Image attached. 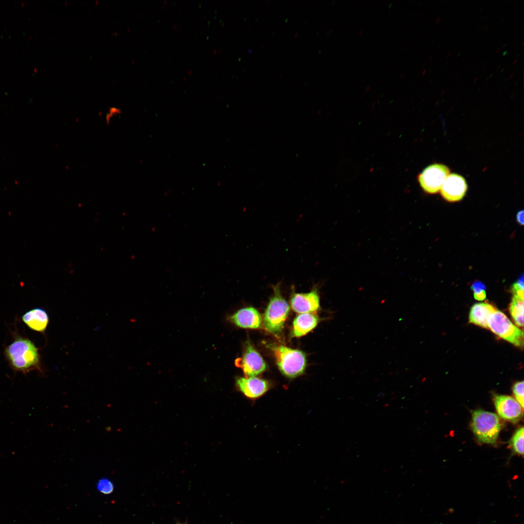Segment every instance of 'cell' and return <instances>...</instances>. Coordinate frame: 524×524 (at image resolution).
Here are the masks:
<instances>
[{"label":"cell","mask_w":524,"mask_h":524,"mask_svg":"<svg viewBox=\"0 0 524 524\" xmlns=\"http://www.w3.org/2000/svg\"><path fill=\"white\" fill-rule=\"evenodd\" d=\"M4 354L15 372L26 374L37 370L42 372L38 348L30 339L15 334L14 341L6 346Z\"/></svg>","instance_id":"6da1fadb"},{"label":"cell","mask_w":524,"mask_h":524,"mask_svg":"<svg viewBox=\"0 0 524 524\" xmlns=\"http://www.w3.org/2000/svg\"><path fill=\"white\" fill-rule=\"evenodd\" d=\"M274 293L265 310L263 325L268 331L278 333L282 329L290 312V306L283 297L279 284L273 287Z\"/></svg>","instance_id":"7a4b0ae2"},{"label":"cell","mask_w":524,"mask_h":524,"mask_svg":"<svg viewBox=\"0 0 524 524\" xmlns=\"http://www.w3.org/2000/svg\"><path fill=\"white\" fill-rule=\"evenodd\" d=\"M271 349L276 363L284 376L293 378L303 374L306 366L304 352L281 345L272 346Z\"/></svg>","instance_id":"3957f363"},{"label":"cell","mask_w":524,"mask_h":524,"mask_svg":"<svg viewBox=\"0 0 524 524\" xmlns=\"http://www.w3.org/2000/svg\"><path fill=\"white\" fill-rule=\"evenodd\" d=\"M474 433L483 443H495L501 429L498 416L483 410L473 412L471 424Z\"/></svg>","instance_id":"277c9868"},{"label":"cell","mask_w":524,"mask_h":524,"mask_svg":"<svg viewBox=\"0 0 524 524\" xmlns=\"http://www.w3.org/2000/svg\"><path fill=\"white\" fill-rule=\"evenodd\" d=\"M488 328L500 338L514 345L523 347V332L514 326L502 312L496 310L488 321Z\"/></svg>","instance_id":"5b68a950"},{"label":"cell","mask_w":524,"mask_h":524,"mask_svg":"<svg viewBox=\"0 0 524 524\" xmlns=\"http://www.w3.org/2000/svg\"><path fill=\"white\" fill-rule=\"evenodd\" d=\"M450 169L446 165L434 164L426 167L417 177L418 181L423 190L429 194L437 193L447 177Z\"/></svg>","instance_id":"8992f818"},{"label":"cell","mask_w":524,"mask_h":524,"mask_svg":"<svg viewBox=\"0 0 524 524\" xmlns=\"http://www.w3.org/2000/svg\"><path fill=\"white\" fill-rule=\"evenodd\" d=\"M235 363L242 369L246 377H256L266 368L262 357L249 342L247 343L242 356L237 359Z\"/></svg>","instance_id":"52a82bcc"},{"label":"cell","mask_w":524,"mask_h":524,"mask_svg":"<svg viewBox=\"0 0 524 524\" xmlns=\"http://www.w3.org/2000/svg\"><path fill=\"white\" fill-rule=\"evenodd\" d=\"M494 404L498 414L503 419L513 423L519 421L523 416V408L512 397L496 395Z\"/></svg>","instance_id":"ba28073f"},{"label":"cell","mask_w":524,"mask_h":524,"mask_svg":"<svg viewBox=\"0 0 524 524\" xmlns=\"http://www.w3.org/2000/svg\"><path fill=\"white\" fill-rule=\"evenodd\" d=\"M236 385L246 397L253 400L264 395L270 386L268 381L256 377H238L236 380Z\"/></svg>","instance_id":"9c48e42d"},{"label":"cell","mask_w":524,"mask_h":524,"mask_svg":"<svg viewBox=\"0 0 524 524\" xmlns=\"http://www.w3.org/2000/svg\"><path fill=\"white\" fill-rule=\"evenodd\" d=\"M467 189V183L463 177L457 174H450L445 180L440 190L445 200L455 202L464 197Z\"/></svg>","instance_id":"30bf717a"},{"label":"cell","mask_w":524,"mask_h":524,"mask_svg":"<svg viewBox=\"0 0 524 524\" xmlns=\"http://www.w3.org/2000/svg\"><path fill=\"white\" fill-rule=\"evenodd\" d=\"M291 306L297 313H311L320 308V296L317 288L307 293L293 292L291 297Z\"/></svg>","instance_id":"8fae6325"},{"label":"cell","mask_w":524,"mask_h":524,"mask_svg":"<svg viewBox=\"0 0 524 524\" xmlns=\"http://www.w3.org/2000/svg\"><path fill=\"white\" fill-rule=\"evenodd\" d=\"M228 319L236 326L242 328H258L262 322L260 313L253 307L241 309L229 316Z\"/></svg>","instance_id":"7c38bea8"},{"label":"cell","mask_w":524,"mask_h":524,"mask_svg":"<svg viewBox=\"0 0 524 524\" xmlns=\"http://www.w3.org/2000/svg\"><path fill=\"white\" fill-rule=\"evenodd\" d=\"M21 319L31 329L44 333L49 324V316L45 310L36 308L26 311Z\"/></svg>","instance_id":"4fadbf2b"},{"label":"cell","mask_w":524,"mask_h":524,"mask_svg":"<svg viewBox=\"0 0 524 524\" xmlns=\"http://www.w3.org/2000/svg\"><path fill=\"white\" fill-rule=\"evenodd\" d=\"M319 321V317L311 313L298 315L293 323L292 337H300L306 335L317 326Z\"/></svg>","instance_id":"5bb4252c"},{"label":"cell","mask_w":524,"mask_h":524,"mask_svg":"<svg viewBox=\"0 0 524 524\" xmlns=\"http://www.w3.org/2000/svg\"><path fill=\"white\" fill-rule=\"evenodd\" d=\"M496 310L493 306L489 303H476L471 309L469 321L475 325L488 328L489 317Z\"/></svg>","instance_id":"9a60e30c"},{"label":"cell","mask_w":524,"mask_h":524,"mask_svg":"<svg viewBox=\"0 0 524 524\" xmlns=\"http://www.w3.org/2000/svg\"><path fill=\"white\" fill-rule=\"evenodd\" d=\"M509 312L515 324L518 327L524 325V300L513 295L509 305Z\"/></svg>","instance_id":"2e32d148"},{"label":"cell","mask_w":524,"mask_h":524,"mask_svg":"<svg viewBox=\"0 0 524 524\" xmlns=\"http://www.w3.org/2000/svg\"><path fill=\"white\" fill-rule=\"evenodd\" d=\"M524 427L519 428L513 435L511 445L513 451L519 455L524 454Z\"/></svg>","instance_id":"e0dca14e"},{"label":"cell","mask_w":524,"mask_h":524,"mask_svg":"<svg viewBox=\"0 0 524 524\" xmlns=\"http://www.w3.org/2000/svg\"><path fill=\"white\" fill-rule=\"evenodd\" d=\"M471 289L474 292V298L478 300H483L486 297V286L481 281H476L472 286Z\"/></svg>","instance_id":"ac0fdd59"},{"label":"cell","mask_w":524,"mask_h":524,"mask_svg":"<svg viewBox=\"0 0 524 524\" xmlns=\"http://www.w3.org/2000/svg\"><path fill=\"white\" fill-rule=\"evenodd\" d=\"M97 488L100 492L104 494H109L113 492L114 486L111 480L103 478L98 481Z\"/></svg>","instance_id":"d6986e66"},{"label":"cell","mask_w":524,"mask_h":524,"mask_svg":"<svg viewBox=\"0 0 524 524\" xmlns=\"http://www.w3.org/2000/svg\"><path fill=\"white\" fill-rule=\"evenodd\" d=\"M512 391L516 400L523 409L524 404V381H519L515 383L513 386Z\"/></svg>","instance_id":"ffe728a7"},{"label":"cell","mask_w":524,"mask_h":524,"mask_svg":"<svg viewBox=\"0 0 524 524\" xmlns=\"http://www.w3.org/2000/svg\"><path fill=\"white\" fill-rule=\"evenodd\" d=\"M513 295L517 296L524 300V276L519 278L512 287Z\"/></svg>","instance_id":"44dd1931"},{"label":"cell","mask_w":524,"mask_h":524,"mask_svg":"<svg viewBox=\"0 0 524 524\" xmlns=\"http://www.w3.org/2000/svg\"><path fill=\"white\" fill-rule=\"evenodd\" d=\"M517 220L522 225L524 224V211L522 210L517 213Z\"/></svg>","instance_id":"7402d4cb"},{"label":"cell","mask_w":524,"mask_h":524,"mask_svg":"<svg viewBox=\"0 0 524 524\" xmlns=\"http://www.w3.org/2000/svg\"><path fill=\"white\" fill-rule=\"evenodd\" d=\"M440 21L441 18L440 17H438L435 20V22L436 24H438L440 22Z\"/></svg>","instance_id":"603a6c76"},{"label":"cell","mask_w":524,"mask_h":524,"mask_svg":"<svg viewBox=\"0 0 524 524\" xmlns=\"http://www.w3.org/2000/svg\"><path fill=\"white\" fill-rule=\"evenodd\" d=\"M370 89H371V86L370 85H368V86H367L366 87V88L365 89V90H366V91L368 92Z\"/></svg>","instance_id":"cb8c5ba5"},{"label":"cell","mask_w":524,"mask_h":524,"mask_svg":"<svg viewBox=\"0 0 524 524\" xmlns=\"http://www.w3.org/2000/svg\"><path fill=\"white\" fill-rule=\"evenodd\" d=\"M426 71H427V69H424V70L423 71L422 73V75H424L425 74V73H426Z\"/></svg>","instance_id":"d4e9b609"},{"label":"cell","mask_w":524,"mask_h":524,"mask_svg":"<svg viewBox=\"0 0 524 524\" xmlns=\"http://www.w3.org/2000/svg\"><path fill=\"white\" fill-rule=\"evenodd\" d=\"M518 58H517L516 59H515V60L514 61V62H513V63H512V64H513V65L515 64H516V63H517V62L518 61Z\"/></svg>","instance_id":"484cf974"},{"label":"cell","mask_w":524,"mask_h":524,"mask_svg":"<svg viewBox=\"0 0 524 524\" xmlns=\"http://www.w3.org/2000/svg\"><path fill=\"white\" fill-rule=\"evenodd\" d=\"M363 32V31L362 30H361L360 32L359 33V36H360L362 34Z\"/></svg>","instance_id":"4316f807"},{"label":"cell","mask_w":524,"mask_h":524,"mask_svg":"<svg viewBox=\"0 0 524 524\" xmlns=\"http://www.w3.org/2000/svg\"><path fill=\"white\" fill-rule=\"evenodd\" d=\"M488 27H489V25H487V26H486V27H484V28H483V29H482V31H484V30H486V29H487V28H488Z\"/></svg>","instance_id":"83f0119b"},{"label":"cell","mask_w":524,"mask_h":524,"mask_svg":"<svg viewBox=\"0 0 524 524\" xmlns=\"http://www.w3.org/2000/svg\"><path fill=\"white\" fill-rule=\"evenodd\" d=\"M477 79H478V77H476L475 78V79H474V80H473V82H475V81H476V80H477Z\"/></svg>","instance_id":"f1b7e54d"},{"label":"cell","mask_w":524,"mask_h":524,"mask_svg":"<svg viewBox=\"0 0 524 524\" xmlns=\"http://www.w3.org/2000/svg\"><path fill=\"white\" fill-rule=\"evenodd\" d=\"M500 49V47L498 48H497V49H496V51H495V53H497V52L498 51V50H499Z\"/></svg>","instance_id":"f546056e"},{"label":"cell","mask_w":524,"mask_h":524,"mask_svg":"<svg viewBox=\"0 0 524 524\" xmlns=\"http://www.w3.org/2000/svg\"><path fill=\"white\" fill-rule=\"evenodd\" d=\"M403 76H404V75H403V74H401V75H400V76H399V79H402V78H403Z\"/></svg>","instance_id":"4dcf8cb0"},{"label":"cell","mask_w":524,"mask_h":524,"mask_svg":"<svg viewBox=\"0 0 524 524\" xmlns=\"http://www.w3.org/2000/svg\"><path fill=\"white\" fill-rule=\"evenodd\" d=\"M514 76V73H512L509 77V79H511Z\"/></svg>","instance_id":"1f68e13d"},{"label":"cell","mask_w":524,"mask_h":524,"mask_svg":"<svg viewBox=\"0 0 524 524\" xmlns=\"http://www.w3.org/2000/svg\"><path fill=\"white\" fill-rule=\"evenodd\" d=\"M423 15H424V12H422V13H421V14L420 15V18H421V17H422L423 16Z\"/></svg>","instance_id":"d6a6232c"},{"label":"cell","mask_w":524,"mask_h":524,"mask_svg":"<svg viewBox=\"0 0 524 524\" xmlns=\"http://www.w3.org/2000/svg\"><path fill=\"white\" fill-rule=\"evenodd\" d=\"M450 54V52H448L446 56V58H447Z\"/></svg>","instance_id":"836d02e7"},{"label":"cell","mask_w":524,"mask_h":524,"mask_svg":"<svg viewBox=\"0 0 524 524\" xmlns=\"http://www.w3.org/2000/svg\"><path fill=\"white\" fill-rule=\"evenodd\" d=\"M489 78H490L489 77H487V78H486V79H485V81H486V82H487V81H488L489 80Z\"/></svg>","instance_id":"e575fe53"},{"label":"cell","mask_w":524,"mask_h":524,"mask_svg":"<svg viewBox=\"0 0 524 524\" xmlns=\"http://www.w3.org/2000/svg\"><path fill=\"white\" fill-rule=\"evenodd\" d=\"M433 57H434V55H433V54H432V55H431V56L430 57L429 60H431V59H432V58H433Z\"/></svg>","instance_id":"d590c367"},{"label":"cell","mask_w":524,"mask_h":524,"mask_svg":"<svg viewBox=\"0 0 524 524\" xmlns=\"http://www.w3.org/2000/svg\"><path fill=\"white\" fill-rule=\"evenodd\" d=\"M487 66V65H485V66L483 68V70H484L486 68Z\"/></svg>","instance_id":"8d00e7d4"},{"label":"cell","mask_w":524,"mask_h":524,"mask_svg":"<svg viewBox=\"0 0 524 524\" xmlns=\"http://www.w3.org/2000/svg\"><path fill=\"white\" fill-rule=\"evenodd\" d=\"M504 19H505V17H502L501 18V21L502 22Z\"/></svg>","instance_id":"74e56055"},{"label":"cell","mask_w":524,"mask_h":524,"mask_svg":"<svg viewBox=\"0 0 524 524\" xmlns=\"http://www.w3.org/2000/svg\"><path fill=\"white\" fill-rule=\"evenodd\" d=\"M444 92H445V90H443V91H442V93H441V95H442V94H443V93H444Z\"/></svg>","instance_id":"f35d334b"},{"label":"cell","mask_w":524,"mask_h":524,"mask_svg":"<svg viewBox=\"0 0 524 524\" xmlns=\"http://www.w3.org/2000/svg\"><path fill=\"white\" fill-rule=\"evenodd\" d=\"M501 66V65H499V66H498V67H497V69H499V68H500V67Z\"/></svg>","instance_id":"ab89813d"},{"label":"cell","mask_w":524,"mask_h":524,"mask_svg":"<svg viewBox=\"0 0 524 524\" xmlns=\"http://www.w3.org/2000/svg\"><path fill=\"white\" fill-rule=\"evenodd\" d=\"M502 89V86H500L499 87V89Z\"/></svg>","instance_id":"60d3db41"},{"label":"cell","mask_w":524,"mask_h":524,"mask_svg":"<svg viewBox=\"0 0 524 524\" xmlns=\"http://www.w3.org/2000/svg\"><path fill=\"white\" fill-rule=\"evenodd\" d=\"M441 45V44H439V45L438 46V47H437V48H439L440 47V46Z\"/></svg>","instance_id":"b9f144b4"},{"label":"cell","mask_w":524,"mask_h":524,"mask_svg":"<svg viewBox=\"0 0 524 524\" xmlns=\"http://www.w3.org/2000/svg\"><path fill=\"white\" fill-rule=\"evenodd\" d=\"M458 73H457V75H456V76H455V78H457V76H458Z\"/></svg>","instance_id":"7bdbcfd3"},{"label":"cell","mask_w":524,"mask_h":524,"mask_svg":"<svg viewBox=\"0 0 524 524\" xmlns=\"http://www.w3.org/2000/svg\"><path fill=\"white\" fill-rule=\"evenodd\" d=\"M426 65V64H425V65H424V66H423V67H424V66H425Z\"/></svg>","instance_id":"ee69618b"},{"label":"cell","mask_w":524,"mask_h":524,"mask_svg":"<svg viewBox=\"0 0 524 524\" xmlns=\"http://www.w3.org/2000/svg\"><path fill=\"white\" fill-rule=\"evenodd\" d=\"M182 524L178 523V524Z\"/></svg>","instance_id":"f6af8a7d"}]
</instances>
